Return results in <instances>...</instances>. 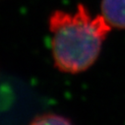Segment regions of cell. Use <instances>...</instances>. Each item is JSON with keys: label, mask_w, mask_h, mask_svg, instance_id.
Masks as SVG:
<instances>
[{"label": "cell", "mask_w": 125, "mask_h": 125, "mask_svg": "<svg viewBox=\"0 0 125 125\" xmlns=\"http://www.w3.org/2000/svg\"><path fill=\"white\" fill-rule=\"evenodd\" d=\"M55 67L77 74L89 69L100 56L111 27L102 15L92 16L83 4L76 11H53L48 19Z\"/></svg>", "instance_id": "obj_1"}, {"label": "cell", "mask_w": 125, "mask_h": 125, "mask_svg": "<svg viewBox=\"0 0 125 125\" xmlns=\"http://www.w3.org/2000/svg\"><path fill=\"white\" fill-rule=\"evenodd\" d=\"M101 15L111 28L125 30V0H102Z\"/></svg>", "instance_id": "obj_2"}, {"label": "cell", "mask_w": 125, "mask_h": 125, "mask_svg": "<svg viewBox=\"0 0 125 125\" xmlns=\"http://www.w3.org/2000/svg\"><path fill=\"white\" fill-rule=\"evenodd\" d=\"M30 125H73L71 121L58 114L54 113H44L36 117Z\"/></svg>", "instance_id": "obj_3"}]
</instances>
